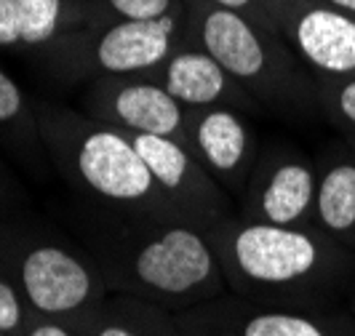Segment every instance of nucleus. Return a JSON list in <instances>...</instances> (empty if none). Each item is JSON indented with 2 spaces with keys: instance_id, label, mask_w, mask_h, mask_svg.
<instances>
[{
  "instance_id": "obj_10",
  "label": "nucleus",
  "mask_w": 355,
  "mask_h": 336,
  "mask_svg": "<svg viewBox=\"0 0 355 336\" xmlns=\"http://www.w3.org/2000/svg\"><path fill=\"white\" fill-rule=\"evenodd\" d=\"M128 136L139 150L163 195L174 203V209L187 224L209 232L214 224L235 213L227 190L206 171V166L196 158V152L187 144L171 136H153V134H128Z\"/></svg>"
},
{
  "instance_id": "obj_9",
  "label": "nucleus",
  "mask_w": 355,
  "mask_h": 336,
  "mask_svg": "<svg viewBox=\"0 0 355 336\" xmlns=\"http://www.w3.org/2000/svg\"><path fill=\"white\" fill-rule=\"evenodd\" d=\"M80 109L107 125L128 134L171 136L190 147L187 107L179 105L155 78L112 75L94 78L80 99Z\"/></svg>"
},
{
  "instance_id": "obj_23",
  "label": "nucleus",
  "mask_w": 355,
  "mask_h": 336,
  "mask_svg": "<svg viewBox=\"0 0 355 336\" xmlns=\"http://www.w3.org/2000/svg\"><path fill=\"white\" fill-rule=\"evenodd\" d=\"M19 195H17V187H14V179L8 177V171L0 166V213L6 211L11 203H17Z\"/></svg>"
},
{
  "instance_id": "obj_4",
  "label": "nucleus",
  "mask_w": 355,
  "mask_h": 336,
  "mask_svg": "<svg viewBox=\"0 0 355 336\" xmlns=\"http://www.w3.org/2000/svg\"><path fill=\"white\" fill-rule=\"evenodd\" d=\"M184 19L187 37L211 53L259 109L297 121L320 112L318 80L278 30L211 0H184Z\"/></svg>"
},
{
  "instance_id": "obj_20",
  "label": "nucleus",
  "mask_w": 355,
  "mask_h": 336,
  "mask_svg": "<svg viewBox=\"0 0 355 336\" xmlns=\"http://www.w3.org/2000/svg\"><path fill=\"white\" fill-rule=\"evenodd\" d=\"M24 8L27 0H0V46L24 48Z\"/></svg>"
},
{
  "instance_id": "obj_18",
  "label": "nucleus",
  "mask_w": 355,
  "mask_h": 336,
  "mask_svg": "<svg viewBox=\"0 0 355 336\" xmlns=\"http://www.w3.org/2000/svg\"><path fill=\"white\" fill-rule=\"evenodd\" d=\"M320 115L355 147V78L347 80H318Z\"/></svg>"
},
{
  "instance_id": "obj_21",
  "label": "nucleus",
  "mask_w": 355,
  "mask_h": 336,
  "mask_svg": "<svg viewBox=\"0 0 355 336\" xmlns=\"http://www.w3.org/2000/svg\"><path fill=\"white\" fill-rule=\"evenodd\" d=\"M211 3L222 6V8H230V11H238V14H243V17H249V19H254V21L270 27V30H278L272 17H270V11H267L265 0H211ZM278 33H281V30H278Z\"/></svg>"
},
{
  "instance_id": "obj_27",
  "label": "nucleus",
  "mask_w": 355,
  "mask_h": 336,
  "mask_svg": "<svg viewBox=\"0 0 355 336\" xmlns=\"http://www.w3.org/2000/svg\"><path fill=\"white\" fill-rule=\"evenodd\" d=\"M0 336H6V334H3V331H0Z\"/></svg>"
},
{
  "instance_id": "obj_2",
  "label": "nucleus",
  "mask_w": 355,
  "mask_h": 336,
  "mask_svg": "<svg viewBox=\"0 0 355 336\" xmlns=\"http://www.w3.org/2000/svg\"><path fill=\"white\" fill-rule=\"evenodd\" d=\"M89 254L110 291L139 297L171 312L227 291L209 232L168 219H112L91 232Z\"/></svg>"
},
{
  "instance_id": "obj_25",
  "label": "nucleus",
  "mask_w": 355,
  "mask_h": 336,
  "mask_svg": "<svg viewBox=\"0 0 355 336\" xmlns=\"http://www.w3.org/2000/svg\"><path fill=\"white\" fill-rule=\"evenodd\" d=\"M318 3H323V6H331V8H337V11H342V14H350V17H355V0H318Z\"/></svg>"
},
{
  "instance_id": "obj_15",
  "label": "nucleus",
  "mask_w": 355,
  "mask_h": 336,
  "mask_svg": "<svg viewBox=\"0 0 355 336\" xmlns=\"http://www.w3.org/2000/svg\"><path fill=\"white\" fill-rule=\"evenodd\" d=\"M78 331L80 336H182L171 310L115 291L107 294Z\"/></svg>"
},
{
  "instance_id": "obj_16",
  "label": "nucleus",
  "mask_w": 355,
  "mask_h": 336,
  "mask_svg": "<svg viewBox=\"0 0 355 336\" xmlns=\"http://www.w3.org/2000/svg\"><path fill=\"white\" fill-rule=\"evenodd\" d=\"M0 139L27 160H37L46 152L37 131L35 105L6 70H0Z\"/></svg>"
},
{
  "instance_id": "obj_5",
  "label": "nucleus",
  "mask_w": 355,
  "mask_h": 336,
  "mask_svg": "<svg viewBox=\"0 0 355 336\" xmlns=\"http://www.w3.org/2000/svg\"><path fill=\"white\" fill-rule=\"evenodd\" d=\"M0 265L35 315L72 328L110 294L89 251L33 219L0 216Z\"/></svg>"
},
{
  "instance_id": "obj_13",
  "label": "nucleus",
  "mask_w": 355,
  "mask_h": 336,
  "mask_svg": "<svg viewBox=\"0 0 355 336\" xmlns=\"http://www.w3.org/2000/svg\"><path fill=\"white\" fill-rule=\"evenodd\" d=\"M150 78H155L184 107H232L241 112L259 109L249 91L241 89L230 72L190 37H184V43Z\"/></svg>"
},
{
  "instance_id": "obj_28",
  "label": "nucleus",
  "mask_w": 355,
  "mask_h": 336,
  "mask_svg": "<svg viewBox=\"0 0 355 336\" xmlns=\"http://www.w3.org/2000/svg\"><path fill=\"white\" fill-rule=\"evenodd\" d=\"M353 150H355V147H353Z\"/></svg>"
},
{
  "instance_id": "obj_24",
  "label": "nucleus",
  "mask_w": 355,
  "mask_h": 336,
  "mask_svg": "<svg viewBox=\"0 0 355 336\" xmlns=\"http://www.w3.org/2000/svg\"><path fill=\"white\" fill-rule=\"evenodd\" d=\"M300 0H265L267 11H270V17H272V21H275V27L281 30V19L297 6Z\"/></svg>"
},
{
  "instance_id": "obj_12",
  "label": "nucleus",
  "mask_w": 355,
  "mask_h": 336,
  "mask_svg": "<svg viewBox=\"0 0 355 336\" xmlns=\"http://www.w3.org/2000/svg\"><path fill=\"white\" fill-rule=\"evenodd\" d=\"M190 150L232 200L241 197L259 158V144L241 109L187 107Z\"/></svg>"
},
{
  "instance_id": "obj_11",
  "label": "nucleus",
  "mask_w": 355,
  "mask_h": 336,
  "mask_svg": "<svg viewBox=\"0 0 355 336\" xmlns=\"http://www.w3.org/2000/svg\"><path fill=\"white\" fill-rule=\"evenodd\" d=\"M281 35L315 80L355 78V17L318 0H300L284 19Z\"/></svg>"
},
{
  "instance_id": "obj_3",
  "label": "nucleus",
  "mask_w": 355,
  "mask_h": 336,
  "mask_svg": "<svg viewBox=\"0 0 355 336\" xmlns=\"http://www.w3.org/2000/svg\"><path fill=\"white\" fill-rule=\"evenodd\" d=\"M35 115L43 150L56 171L110 219L184 222L125 131L51 102L35 105Z\"/></svg>"
},
{
  "instance_id": "obj_17",
  "label": "nucleus",
  "mask_w": 355,
  "mask_h": 336,
  "mask_svg": "<svg viewBox=\"0 0 355 336\" xmlns=\"http://www.w3.org/2000/svg\"><path fill=\"white\" fill-rule=\"evenodd\" d=\"M184 0H83L86 24L155 21L177 14Z\"/></svg>"
},
{
  "instance_id": "obj_19",
  "label": "nucleus",
  "mask_w": 355,
  "mask_h": 336,
  "mask_svg": "<svg viewBox=\"0 0 355 336\" xmlns=\"http://www.w3.org/2000/svg\"><path fill=\"white\" fill-rule=\"evenodd\" d=\"M35 312L19 294L17 283L0 265V331L6 336H21L33 323Z\"/></svg>"
},
{
  "instance_id": "obj_8",
  "label": "nucleus",
  "mask_w": 355,
  "mask_h": 336,
  "mask_svg": "<svg viewBox=\"0 0 355 336\" xmlns=\"http://www.w3.org/2000/svg\"><path fill=\"white\" fill-rule=\"evenodd\" d=\"M315 190L318 166L291 144H272L259 150L235 213L257 224L313 227Z\"/></svg>"
},
{
  "instance_id": "obj_7",
  "label": "nucleus",
  "mask_w": 355,
  "mask_h": 336,
  "mask_svg": "<svg viewBox=\"0 0 355 336\" xmlns=\"http://www.w3.org/2000/svg\"><path fill=\"white\" fill-rule=\"evenodd\" d=\"M182 336H355V312L291 310L257 304L230 288L209 301L174 312Z\"/></svg>"
},
{
  "instance_id": "obj_14",
  "label": "nucleus",
  "mask_w": 355,
  "mask_h": 336,
  "mask_svg": "<svg viewBox=\"0 0 355 336\" xmlns=\"http://www.w3.org/2000/svg\"><path fill=\"white\" fill-rule=\"evenodd\" d=\"M318 190L313 227L339 246L355 251V150L342 144L329 147L318 158Z\"/></svg>"
},
{
  "instance_id": "obj_22",
  "label": "nucleus",
  "mask_w": 355,
  "mask_h": 336,
  "mask_svg": "<svg viewBox=\"0 0 355 336\" xmlns=\"http://www.w3.org/2000/svg\"><path fill=\"white\" fill-rule=\"evenodd\" d=\"M21 336H80L78 328H72L67 323H62V320H53V318H40L35 315L33 323L27 326V331Z\"/></svg>"
},
{
  "instance_id": "obj_6",
  "label": "nucleus",
  "mask_w": 355,
  "mask_h": 336,
  "mask_svg": "<svg viewBox=\"0 0 355 336\" xmlns=\"http://www.w3.org/2000/svg\"><path fill=\"white\" fill-rule=\"evenodd\" d=\"M187 37L184 3L177 14L155 21L83 24L40 53L46 67L64 80L112 75H153Z\"/></svg>"
},
{
  "instance_id": "obj_26",
  "label": "nucleus",
  "mask_w": 355,
  "mask_h": 336,
  "mask_svg": "<svg viewBox=\"0 0 355 336\" xmlns=\"http://www.w3.org/2000/svg\"><path fill=\"white\" fill-rule=\"evenodd\" d=\"M347 307H350V310L355 312V291H353V297H350V304H347Z\"/></svg>"
},
{
  "instance_id": "obj_1",
  "label": "nucleus",
  "mask_w": 355,
  "mask_h": 336,
  "mask_svg": "<svg viewBox=\"0 0 355 336\" xmlns=\"http://www.w3.org/2000/svg\"><path fill=\"white\" fill-rule=\"evenodd\" d=\"M232 294L257 304L331 310L350 304L355 251L315 227H275L238 213L209 230Z\"/></svg>"
}]
</instances>
